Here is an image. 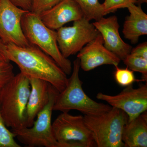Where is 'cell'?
<instances>
[{"label":"cell","mask_w":147,"mask_h":147,"mask_svg":"<svg viewBox=\"0 0 147 147\" xmlns=\"http://www.w3.org/2000/svg\"><path fill=\"white\" fill-rule=\"evenodd\" d=\"M9 60L18 66L20 72L30 79H41L49 83L59 92L66 86L67 74L55 60L38 47L32 45L21 47L6 45Z\"/></svg>","instance_id":"6da1fadb"},{"label":"cell","mask_w":147,"mask_h":147,"mask_svg":"<svg viewBox=\"0 0 147 147\" xmlns=\"http://www.w3.org/2000/svg\"><path fill=\"white\" fill-rule=\"evenodd\" d=\"M30 92V80L18 73L0 92V111L6 125L12 131L26 127L27 104Z\"/></svg>","instance_id":"7a4b0ae2"},{"label":"cell","mask_w":147,"mask_h":147,"mask_svg":"<svg viewBox=\"0 0 147 147\" xmlns=\"http://www.w3.org/2000/svg\"><path fill=\"white\" fill-rule=\"evenodd\" d=\"M80 61L77 58L73 62L71 75L68 78L64 89L56 96L53 111L69 113L76 110L84 115H96L108 112L112 107L108 104L96 102L85 92L83 82L79 78Z\"/></svg>","instance_id":"3957f363"},{"label":"cell","mask_w":147,"mask_h":147,"mask_svg":"<svg viewBox=\"0 0 147 147\" xmlns=\"http://www.w3.org/2000/svg\"><path fill=\"white\" fill-rule=\"evenodd\" d=\"M23 32L30 44L35 45L53 58L67 75L72 70L71 62L62 55L57 41V32L46 26L39 16L31 11L21 20Z\"/></svg>","instance_id":"277c9868"},{"label":"cell","mask_w":147,"mask_h":147,"mask_svg":"<svg viewBox=\"0 0 147 147\" xmlns=\"http://www.w3.org/2000/svg\"><path fill=\"white\" fill-rule=\"evenodd\" d=\"M97 147H124L122 135L128 117L122 110L112 107L108 112L96 115H84Z\"/></svg>","instance_id":"5b68a950"},{"label":"cell","mask_w":147,"mask_h":147,"mask_svg":"<svg viewBox=\"0 0 147 147\" xmlns=\"http://www.w3.org/2000/svg\"><path fill=\"white\" fill-rule=\"evenodd\" d=\"M59 92L51 86L49 101L38 114L32 125L12 131L21 144L28 147H60L53 135L52 123L53 106Z\"/></svg>","instance_id":"8992f818"},{"label":"cell","mask_w":147,"mask_h":147,"mask_svg":"<svg viewBox=\"0 0 147 147\" xmlns=\"http://www.w3.org/2000/svg\"><path fill=\"white\" fill-rule=\"evenodd\" d=\"M52 128L60 147H96L84 116L62 113L52 123Z\"/></svg>","instance_id":"52a82bcc"},{"label":"cell","mask_w":147,"mask_h":147,"mask_svg":"<svg viewBox=\"0 0 147 147\" xmlns=\"http://www.w3.org/2000/svg\"><path fill=\"white\" fill-rule=\"evenodd\" d=\"M90 21L84 17L74 21L71 26L57 30L58 46L65 58L79 53L97 36L99 32Z\"/></svg>","instance_id":"ba28073f"},{"label":"cell","mask_w":147,"mask_h":147,"mask_svg":"<svg viewBox=\"0 0 147 147\" xmlns=\"http://www.w3.org/2000/svg\"><path fill=\"white\" fill-rule=\"evenodd\" d=\"M96 98L107 102L111 107L126 113L128 121H130L147 111V83L136 89L133 88V85L128 86L116 95L99 92Z\"/></svg>","instance_id":"9c48e42d"},{"label":"cell","mask_w":147,"mask_h":147,"mask_svg":"<svg viewBox=\"0 0 147 147\" xmlns=\"http://www.w3.org/2000/svg\"><path fill=\"white\" fill-rule=\"evenodd\" d=\"M28 11L14 5L10 0H0V38L7 45H30L23 32L21 20Z\"/></svg>","instance_id":"30bf717a"},{"label":"cell","mask_w":147,"mask_h":147,"mask_svg":"<svg viewBox=\"0 0 147 147\" xmlns=\"http://www.w3.org/2000/svg\"><path fill=\"white\" fill-rule=\"evenodd\" d=\"M77 57L84 71H91L104 65H118L120 59L105 47L100 33L79 52Z\"/></svg>","instance_id":"8fae6325"},{"label":"cell","mask_w":147,"mask_h":147,"mask_svg":"<svg viewBox=\"0 0 147 147\" xmlns=\"http://www.w3.org/2000/svg\"><path fill=\"white\" fill-rule=\"evenodd\" d=\"M102 36L105 47L123 61L130 54L132 46L124 42L119 32L120 26L117 17L103 16L92 23Z\"/></svg>","instance_id":"7c38bea8"},{"label":"cell","mask_w":147,"mask_h":147,"mask_svg":"<svg viewBox=\"0 0 147 147\" xmlns=\"http://www.w3.org/2000/svg\"><path fill=\"white\" fill-rule=\"evenodd\" d=\"M39 16L46 26L55 30L84 17L82 9L73 0H63Z\"/></svg>","instance_id":"4fadbf2b"},{"label":"cell","mask_w":147,"mask_h":147,"mask_svg":"<svg viewBox=\"0 0 147 147\" xmlns=\"http://www.w3.org/2000/svg\"><path fill=\"white\" fill-rule=\"evenodd\" d=\"M30 92L27 104L26 127L32 125L37 115L48 103L52 85L41 79L30 78Z\"/></svg>","instance_id":"5bb4252c"},{"label":"cell","mask_w":147,"mask_h":147,"mask_svg":"<svg viewBox=\"0 0 147 147\" xmlns=\"http://www.w3.org/2000/svg\"><path fill=\"white\" fill-rule=\"evenodd\" d=\"M127 9L129 15L125 18L122 32L125 38L136 44L140 36L147 34V15L140 5L131 4Z\"/></svg>","instance_id":"9a60e30c"},{"label":"cell","mask_w":147,"mask_h":147,"mask_svg":"<svg viewBox=\"0 0 147 147\" xmlns=\"http://www.w3.org/2000/svg\"><path fill=\"white\" fill-rule=\"evenodd\" d=\"M122 140L125 147H147V111L124 127Z\"/></svg>","instance_id":"2e32d148"},{"label":"cell","mask_w":147,"mask_h":147,"mask_svg":"<svg viewBox=\"0 0 147 147\" xmlns=\"http://www.w3.org/2000/svg\"><path fill=\"white\" fill-rule=\"evenodd\" d=\"M79 5L84 17L90 21H96L103 16L102 4L98 0H73Z\"/></svg>","instance_id":"e0dca14e"},{"label":"cell","mask_w":147,"mask_h":147,"mask_svg":"<svg viewBox=\"0 0 147 147\" xmlns=\"http://www.w3.org/2000/svg\"><path fill=\"white\" fill-rule=\"evenodd\" d=\"M123 61L130 70L142 74V82H147V59L129 54Z\"/></svg>","instance_id":"ac0fdd59"},{"label":"cell","mask_w":147,"mask_h":147,"mask_svg":"<svg viewBox=\"0 0 147 147\" xmlns=\"http://www.w3.org/2000/svg\"><path fill=\"white\" fill-rule=\"evenodd\" d=\"M7 127L0 111V147H21L15 140V133Z\"/></svg>","instance_id":"d6986e66"},{"label":"cell","mask_w":147,"mask_h":147,"mask_svg":"<svg viewBox=\"0 0 147 147\" xmlns=\"http://www.w3.org/2000/svg\"><path fill=\"white\" fill-rule=\"evenodd\" d=\"M115 71L114 73L115 80L119 85L122 87H126L133 85L135 82L142 81L136 79L134 71L127 67L121 68L118 65L115 66Z\"/></svg>","instance_id":"ffe728a7"},{"label":"cell","mask_w":147,"mask_h":147,"mask_svg":"<svg viewBox=\"0 0 147 147\" xmlns=\"http://www.w3.org/2000/svg\"><path fill=\"white\" fill-rule=\"evenodd\" d=\"M137 3V0H105L101 4L103 16L115 12L119 9L127 8L131 4Z\"/></svg>","instance_id":"44dd1931"},{"label":"cell","mask_w":147,"mask_h":147,"mask_svg":"<svg viewBox=\"0 0 147 147\" xmlns=\"http://www.w3.org/2000/svg\"><path fill=\"white\" fill-rule=\"evenodd\" d=\"M14 76L13 66L10 61L0 60V92Z\"/></svg>","instance_id":"7402d4cb"},{"label":"cell","mask_w":147,"mask_h":147,"mask_svg":"<svg viewBox=\"0 0 147 147\" xmlns=\"http://www.w3.org/2000/svg\"><path fill=\"white\" fill-rule=\"evenodd\" d=\"M63 0H32L31 11L39 15L52 8Z\"/></svg>","instance_id":"603a6c76"},{"label":"cell","mask_w":147,"mask_h":147,"mask_svg":"<svg viewBox=\"0 0 147 147\" xmlns=\"http://www.w3.org/2000/svg\"><path fill=\"white\" fill-rule=\"evenodd\" d=\"M130 54L147 59V42H145L132 48Z\"/></svg>","instance_id":"cb8c5ba5"},{"label":"cell","mask_w":147,"mask_h":147,"mask_svg":"<svg viewBox=\"0 0 147 147\" xmlns=\"http://www.w3.org/2000/svg\"><path fill=\"white\" fill-rule=\"evenodd\" d=\"M14 5L24 10L31 11L32 0H10Z\"/></svg>","instance_id":"d4e9b609"},{"label":"cell","mask_w":147,"mask_h":147,"mask_svg":"<svg viewBox=\"0 0 147 147\" xmlns=\"http://www.w3.org/2000/svg\"><path fill=\"white\" fill-rule=\"evenodd\" d=\"M0 60L9 61L7 54L6 45L0 38Z\"/></svg>","instance_id":"484cf974"},{"label":"cell","mask_w":147,"mask_h":147,"mask_svg":"<svg viewBox=\"0 0 147 147\" xmlns=\"http://www.w3.org/2000/svg\"><path fill=\"white\" fill-rule=\"evenodd\" d=\"M137 3H138L140 5L141 4L143 3H146L147 2V0H137Z\"/></svg>","instance_id":"4316f807"}]
</instances>
